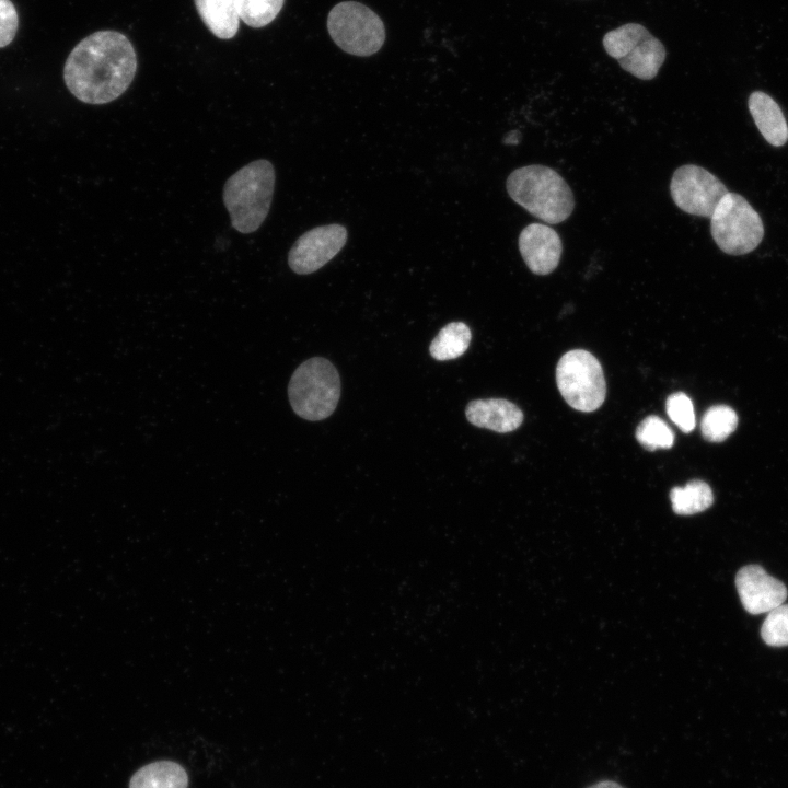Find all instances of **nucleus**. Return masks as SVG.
<instances>
[{
    "mask_svg": "<svg viewBox=\"0 0 788 788\" xmlns=\"http://www.w3.org/2000/svg\"><path fill=\"white\" fill-rule=\"evenodd\" d=\"M327 31L341 50L359 57L378 53L386 38L381 18L367 5L351 0L331 9Z\"/></svg>",
    "mask_w": 788,
    "mask_h": 788,
    "instance_id": "nucleus-5",
    "label": "nucleus"
},
{
    "mask_svg": "<svg viewBox=\"0 0 788 788\" xmlns=\"http://www.w3.org/2000/svg\"><path fill=\"white\" fill-rule=\"evenodd\" d=\"M275 179V169L265 159L246 164L228 178L223 202L236 231L247 234L263 224L270 209Z\"/></svg>",
    "mask_w": 788,
    "mask_h": 788,
    "instance_id": "nucleus-3",
    "label": "nucleus"
},
{
    "mask_svg": "<svg viewBox=\"0 0 788 788\" xmlns=\"http://www.w3.org/2000/svg\"><path fill=\"white\" fill-rule=\"evenodd\" d=\"M738 416L727 405L711 406L704 414L700 422L703 437L710 442L726 440L737 428Z\"/></svg>",
    "mask_w": 788,
    "mask_h": 788,
    "instance_id": "nucleus-19",
    "label": "nucleus"
},
{
    "mask_svg": "<svg viewBox=\"0 0 788 788\" xmlns=\"http://www.w3.org/2000/svg\"><path fill=\"white\" fill-rule=\"evenodd\" d=\"M670 193L674 204L684 212L710 218L729 192L723 183L706 169L685 164L674 171Z\"/></svg>",
    "mask_w": 788,
    "mask_h": 788,
    "instance_id": "nucleus-9",
    "label": "nucleus"
},
{
    "mask_svg": "<svg viewBox=\"0 0 788 788\" xmlns=\"http://www.w3.org/2000/svg\"><path fill=\"white\" fill-rule=\"evenodd\" d=\"M240 19L251 27L271 23L280 13L285 0H236Z\"/></svg>",
    "mask_w": 788,
    "mask_h": 788,
    "instance_id": "nucleus-21",
    "label": "nucleus"
},
{
    "mask_svg": "<svg viewBox=\"0 0 788 788\" xmlns=\"http://www.w3.org/2000/svg\"><path fill=\"white\" fill-rule=\"evenodd\" d=\"M19 25L18 12L11 0H0V48L14 38Z\"/></svg>",
    "mask_w": 788,
    "mask_h": 788,
    "instance_id": "nucleus-24",
    "label": "nucleus"
},
{
    "mask_svg": "<svg viewBox=\"0 0 788 788\" xmlns=\"http://www.w3.org/2000/svg\"><path fill=\"white\" fill-rule=\"evenodd\" d=\"M472 339L470 327L462 322H452L442 327L430 344V355L440 361L455 359L468 348Z\"/></svg>",
    "mask_w": 788,
    "mask_h": 788,
    "instance_id": "nucleus-17",
    "label": "nucleus"
},
{
    "mask_svg": "<svg viewBox=\"0 0 788 788\" xmlns=\"http://www.w3.org/2000/svg\"><path fill=\"white\" fill-rule=\"evenodd\" d=\"M347 229L337 223L303 233L288 254L289 267L298 275L312 274L333 259L347 242Z\"/></svg>",
    "mask_w": 788,
    "mask_h": 788,
    "instance_id": "nucleus-10",
    "label": "nucleus"
},
{
    "mask_svg": "<svg viewBox=\"0 0 788 788\" xmlns=\"http://www.w3.org/2000/svg\"><path fill=\"white\" fill-rule=\"evenodd\" d=\"M710 232L722 252L743 255L762 242L764 225L760 215L744 197L729 192L710 217Z\"/></svg>",
    "mask_w": 788,
    "mask_h": 788,
    "instance_id": "nucleus-6",
    "label": "nucleus"
},
{
    "mask_svg": "<svg viewBox=\"0 0 788 788\" xmlns=\"http://www.w3.org/2000/svg\"><path fill=\"white\" fill-rule=\"evenodd\" d=\"M603 47L623 70L641 80H651L665 60L664 45L639 23H626L603 36Z\"/></svg>",
    "mask_w": 788,
    "mask_h": 788,
    "instance_id": "nucleus-7",
    "label": "nucleus"
},
{
    "mask_svg": "<svg viewBox=\"0 0 788 788\" xmlns=\"http://www.w3.org/2000/svg\"><path fill=\"white\" fill-rule=\"evenodd\" d=\"M288 397L293 412L303 419L318 421L331 416L340 397V379L331 361L314 357L293 372Z\"/></svg>",
    "mask_w": 788,
    "mask_h": 788,
    "instance_id": "nucleus-4",
    "label": "nucleus"
},
{
    "mask_svg": "<svg viewBox=\"0 0 788 788\" xmlns=\"http://www.w3.org/2000/svg\"><path fill=\"white\" fill-rule=\"evenodd\" d=\"M506 187L514 202L549 224L565 221L575 208L573 194L567 182L545 165L514 170L508 176Z\"/></svg>",
    "mask_w": 788,
    "mask_h": 788,
    "instance_id": "nucleus-2",
    "label": "nucleus"
},
{
    "mask_svg": "<svg viewBox=\"0 0 788 788\" xmlns=\"http://www.w3.org/2000/svg\"><path fill=\"white\" fill-rule=\"evenodd\" d=\"M761 636L768 646H788V604H781L768 612L761 627Z\"/></svg>",
    "mask_w": 788,
    "mask_h": 788,
    "instance_id": "nucleus-22",
    "label": "nucleus"
},
{
    "mask_svg": "<svg viewBox=\"0 0 788 788\" xmlns=\"http://www.w3.org/2000/svg\"><path fill=\"white\" fill-rule=\"evenodd\" d=\"M556 382L567 404L579 412H594L605 399L606 385L601 363L587 350L573 349L559 359Z\"/></svg>",
    "mask_w": 788,
    "mask_h": 788,
    "instance_id": "nucleus-8",
    "label": "nucleus"
},
{
    "mask_svg": "<svg viewBox=\"0 0 788 788\" xmlns=\"http://www.w3.org/2000/svg\"><path fill=\"white\" fill-rule=\"evenodd\" d=\"M669 418L685 433L695 428V413L691 398L682 393L671 394L665 402Z\"/></svg>",
    "mask_w": 788,
    "mask_h": 788,
    "instance_id": "nucleus-23",
    "label": "nucleus"
},
{
    "mask_svg": "<svg viewBox=\"0 0 788 788\" xmlns=\"http://www.w3.org/2000/svg\"><path fill=\"white\" fill-rule=\"evenodd\" d=\"M749 109L765 140L775 147L788 140V126L779 107L768 94L755 91L749 97Z\"/></svg>",
    "mask_w": 788,
    "mask_h": 788,
    "instance_id": "nucleus-14",
    "label": "nucleus"
},
{
    "mask_svg": "<svg viewBox=\"0 0 788 788\" xmlns=\"http://www.w3.org/2000/svg\"><path fill=\"white\" fill-rule=\"evenodd\" d=\"M670 499L675 513L690 515L709 508L714 502V495L707 483L692 480L683 487H674Z\"/></svg>",
    "mask_w": 788,
    "mask_h": 788,
    "instance_id": "nucleus-18",
    "label": "nucleus"
},
{
    "mask_svg": "<svg viewBox=\"0 0 788 788\" xmlns=\"http://www.w3.org/2000/svg\"><path fill=\"white\" fill-rule=\"evenodd\" d=\"M465 416L472 425L500 433L518 429L523 421L521 409L503 398L472 401L466 406Z\"/></svg>",
    "mask_w": 788,
    "mask_h": 788,
    "instance_id": "nucleus-13",
    "label": "nucleus"
},
{
    "mask_svg": "<svg viewBox=\"0 0 788 788\" xmlns=\"http://www.w3.org/2000/svg\"><path fill=\"white\" fill-rule=\"evenodd\" d=\"M137 56L131 42L116 31H99L79 42L63 67L68 90L81 102L106 104L131 84Z\"/></svg>",
    "mask_w": 788,
    "mask_h": 788,
    "instance_id": "nucleus-1",
    "label": "nucleus"
},
{
    "mask_svg": "<svg viewBox=\"0 0 788 788\" xmlns=\"http://www.w3.org/2000/svg\"><path fill=\"white\" fill-rule=\"evenodd\" d=\"M636 439L646 450L654 451L671 448L674 443V433L664 420L651 415L638 425Z\"/></svg>",
    "mask_w": 788,
    "mask_h": 788,
    "instance_id": "nucleus-20",
    "label": "nucleus"
},
{
    "mask_svg": "<svg viewBox=\"0 0 788 788\" xmlns=\"http://www.w3.org/2000/svg\"><path fill=\"white\" fill-rule=\"evenodd\" d=\"M188 776L182 765L158 761L144 765L130 778L129 788H187Z\"/></svg>",
    "mask_w": 788,
    "mask_h": 788,
    "instance_id": "nucleus-16",
    "label": "nucleus"
},
{
    "mask_svg": "<svg viewBox=\"0 0 788 788\" xmlns=\"http://www.w3.org/2000/svg\"><path fill=\"white\" fill-rule=\"evenodd\" d=\"M207 28L218 38H233L239 31L240 15L236 0H194Z\"/></svg>",
    "mask_w": 788,
    "mask_h": 788,
    "instance_id": "nucleus-15",
    "label": "nucleus"
},
{
    "mask_svg": "<svg viewBox=\"0 0 788 788\" xmlns=\"http://www.w3.org/2000/svg\"><path fill=\"white\" fill-rule=\"evenodd\" d=\"M588 788H623L619 784L612 781V780H604L600 781L598 784H594Z\"/></svg>",
    "mask_w": 788,
    "mask_h": 788,
    "instance_id": "nucleus-25",
    "label": "nucleus"
},
{
    "mask_svg": "<svg viewBox=\"0 0 788 788\" xmlns=\"http://www.w3.org/2000/svg\"><path fill=\"white\" fill-rule=\"evenodd\" d=\"M518 246L525 265L535 275L554 271L563 252L559 234L543 223H531L523 228Z\"/></svg>",
    "mask_w": 788,
    "mask_h": 788,
    "instance_id": "nucleus-12",
    "label": "nucleus"
},
{
    "mask_svg": "<svg viewBox=\"0 0 788 788\" xmlns=\"http://www.w3.org/2000/svg\"><path fill=\"white\" fill-rule=\"evenodd\" d=\"M735 587L743 607L755 615L781 605L788 594L786 586L758 565L742 567L735 576Z\"/></svg>",
    "mask_w": 788,
    "mask_h": 788,
    "instance_id": "nucleus-11",
    "label": "nucleus"
}]
</instances>
